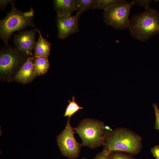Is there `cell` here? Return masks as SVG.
Wrapping results in <instances>:
<instances>
[{"label":"cell","instance_id":"obj_1","mask_svg":"<svg viewBox=\"0 0 159 159\" xmlns=\"http://www.w3.org/2000/svg\"><path fill=\"white\" fill-rule=\"evenodd\" d=\"M142 146L141 137L124 127L107 131L103 145V149L109 153L121 152L133 156L141 152Z\"/></svg>","mask_w":159,"mask_h":159},{"label":"cell","instance_id":"obj_2","mask_svg":"<svg viewBox=\"0 0 159 159\" xmlns=\"http://www.w3.org/2000/svg\"><path fill=\"white\" fill-rule=\"evenodd\" d=\"M128 28L134 38L142 42L147 40L159 33V12L149 8L134 15L130 19Z\"/></svg>","mask_w":159,"mask_h":159},{"label":"cell","instance_id":"obj_3","mask_svg":"<svg viewBox=\"0 0 159 159\" xmlns=\"http://www.w3.org/2000/svg\"><path fill=\"white\" fill-rule=\"evenodd\" d=\"M11 4V11L0 21V37L6 47H9L8 41L14 32L29 26H34L32 8L28 11L23 12L16 9L14 1Z\"/></svg>","mask_w":159,"mask_h":159},{"label":"cell","instance_id":"obj_4","mask_svg":"<svg viewBox=\"0 0 159 159\" xmlns=\"http://www.w3.org/2000/svg\"><path fill=\"white\" fill-rule=\"evenodd\" d=\"M105 126L102 121L86 118L82 120L74 130L82 140V146L93 149L103 145L107 131Z\"/></svg>","mask_w":159,"mask_h":159},{"label":"cell","instance_id":"obj_5","mask_svg":"<svg viewBox=\"0 0 159 159\" xmlns=\"http://www.w3.org/2000/svg\"><path fill=\"white\" fill-rule=\"evenodd\" d=\"M134 5L132 1L122 0L104 9L103 18L105 24L117 29H125L128 28L129 16L131 9Z\"/></svg>","mask_w":159,"mask_h":159},{"label":"cell","instance_id":"obj_6","mask_svg":"<svg viewBox=\"0 0 159 159\" xmlns=\"http://www.w3.org/2000/svg\"><path fill=\"white\" fill-rule=\"evenodd\" d=\"M27 54L17 48L9 46L1 49L0 55V72L8 78L18 71L28 58Z\"/></svg>","mask_w":159,"mask_h":159},{"label":"cell","instance_id":"obj_7","mask_svg":"<svg viewBox=\"0 0 159 159\" xmlns=\"http://www.w3.org/2000/svg\"><path fill=\"white\" fill-rule=\"evenodd\" d=\"M70 120L68 118L65 128L57 136V142L62 155L70 159H75L79 156L82 145L74 138V128L70 124Z\"/></svg>","mask_w":159,"mask_h":159},{"label":"cell","instance_id":"obj_8","mask_svg":"<svg viewBox=\"0 0 159 159\" xmlns=\"http://www.w3.org/2000/svg\"><path fill=\"white\" fill-rule=\"evenodd\" d=\"M80 15L77 13L69 16H57L55 18L58 29L57 36L64 39L71 35L80 31L79 21Z\"/></svg>","mask_w":159,"mask_h":159},{"label":"cell","instance_id":"obj_9","mask_svg":"<svg viewBox=\"0 0 159 159\" xmlns=\"http://www.w3.org/2000/svg\"><path fill=\"white\" fill-rule=\"evenodd\" d=\"M38 30L32 29L22 31L15 35L13 42L16 47L28 56L32 54L33 49L36 44L35 34Z\"/></svg>","mask_w":159,"mask_h":159},{"label":"cell","instance_id":"obj_10","mask_svg":"<svg viewBox=\"0 0 159 159\" xmlns=\"http://www.w3.org/2000/svg\"><path fill=\"white\" fill-rule=\"evenodd\" d=\"M35 58L29 57L17 72L14 79L23 84L31 82L36 76L34 66Z\"/></svg>","mask_w":159,"mask_h":159},{"label":"cell","instance_id":"obj_11","mask_svg":"<svg viewBox=\"0 0 159 159\" xmlns=\"http://www.w3.org/2000/svg\"><path fill=\"white\" fill-rule=\"evenodd\" d=\"M53 2L57 16H71L76 11L74 0H54Z\"/></svg>","mask_w":159,"mask_h":159},{"label":"cell","instance_id":"obj_12","mask_svg":"<svg viewBox=\"0 0 159 159\" xmlns=\"http://www.w3.org/2000/svg\"><path fill=\"white\" fill-rule=\"evenodd\" d=\"M39 37L34 48V57H48L50 54L51 45L42 37L40 30H38Z\"/></svg>","mask_w":159,"mask_h":159},{"label":"cell","instance_id":"obj_13","mask_svg":"<svg viewBox=\"0 0 159 159\" xmlns=\"http://www.w3.org/2000/svg\"><path fill=\"white\" fill-rule=\"evenodd\" d=\"M34 66L36 76L45 74L47 72L49 66L48 57L42 56L35 57Z\"/></svg>","mask_w":159,"mask_h":159},{"label":"cell","instance_id":"obj_14","mask_svg":"<svg viewBox=\"0 0 159 159\" xmlns=\"http://www.w3.org/2000/svg\"><path fill=\"white\" fill-rule=\"evenodd\" d=\"M95 0H74L77 13L80 16L89 9L95 8Z\"/></svg>","mask_w":159,"mask_h":159},{"label":"cell","instance_id":"obj_15","mask_svg":"<svg viewBox=\"0 0 159 159\" xmlns=\"http://www.w3.org/2000/svg\"><path fill=\"white\" fill-rule=\"evenodd\" d=\"M69 104L67 105L64 115L65 117L70 118L71 116L77 113L80 110L82 109L83 107L80 106L75 101V97H72V100L68 101Z\"/></svg>","mask_w":159,"mask_h":159},{"label":"cell","instance_id":"obj_16","mask_svg":"<svg viewBox=\"0 0 159 159\" xmlns=\"http://www.w3.org/2000/svg\"><path fill=\"white\" fill-rule=\"evenodd\" d=\"M122 0H95V8L103 10L107 8L118 3Z\"/></svg>","mask_w":159,"mask_h":159},{"label":"cell","instance_id":"obj_17","mask_svg":"<svg viewBox=\"0 0 159 159\" xmlns=\"http://www.w3.org/2000/svg\"><path fill=\"white\" fill-rule=\"evenodd\" d=\"M108 159H135L133 155L124 152L113 151L110 153Z\"/></svg>","mask_w":159,"mask_h":159},{"label":"cell","instance_id":"obj_18","mask_svg":"<svg viewBox=\"0 0 159 159\" xmlns=\"http://www.w3.org/2000/svg\"><path fill=\"white\" fill-rule=\"evenodd\" d=\"M154 108L155 115V128L159 131V109L156 103H153V105Z\"/></svg>","mask_w":159,"mask_h":159},{"label":"cell","instance_id":"obj_19","mask_svg":"<svg viewBox=\"0 0 159 159\" xmlns=\"http://www.w3.org/2000/svg\"><path fill=\"white\" fill-rule=\"evenodd\" d=\"M152 0H133L132 1L134 4H137L144 7L145 10L149 8L150 3Z\"/></svg>","mask_w":159,"mask_h":159},{"label":"cell","instance_id":"obj_20","mask_svg":"<svg viewBox=\"0 0 159 159\" xmlns=\"http://www.w3.org/2000/svg\"><path fill=\"white\" fill-rule=\"evenodd\" d=\"M110 153L103 149L102 150L97 154L93 159H108Z\"/></svg>","mask_w":159,"mask_h":159},{"label":"cell","instance_id":"obj_21","mask_svg":"<svg viewBox=\"0 0 159 159\" xmlns=\"http://www.w3.org/2000/svg\"><path fill=\"white\" fill-rule=\"evenodd\" d=\"M150 152L156 159H159V145L152 147L150 149Z\"/></svg>","mask_w":159,"mask_h":159},{"label":"cell","instance_id":"obj_22","mask_svg":"<svg viewBox=\"0 0 159 159\" xmlns=\"http://www.w3.org/2000/svg\"><path fill=\"white\" fill-rule=\"evenodd\" d=\"M13 1V0H1L0 1V8L1 9H4L6 6L9 3H11Z\"/></svg>","mask_w":159,"mask_h":159},{"label":"cell","instance_id":"obj_23","mask_svg":"<svg viewBox=\"0 0 159 159\" xmlns=\"http://www.w3.org/2000/svg\"><path fill=\"white\" fill-rule=\"evenodd\" d=\"M82 159H87L86 158H82Z\"/></svg>","mask_w":159,"mask_h":159}]
</instances>
